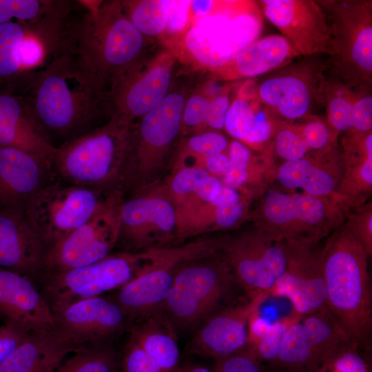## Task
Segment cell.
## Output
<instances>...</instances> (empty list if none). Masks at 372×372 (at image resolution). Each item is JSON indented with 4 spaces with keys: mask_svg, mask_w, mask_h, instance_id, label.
<instances>
[{
    "mask_svg": "<svg viewBox=\"0 0 372 372\" xmlns=\"http://www.w3.org/2000/svg\"><path fill=\"white\" fill-rule=\"evenodd\" d=\"M105 94L100 80L68 45L34 77L22 95L48 136L73 139L85 134L99 108H105Z\"/></svg>",
    "mask_w": 372,
    "mask_h": 372,
    "instance_id": "cell-1",
    "label": "cell"
},
{
    "mask_svg": "<svg viewBox=\"0 0 372 372\" xmlns=\"http://www.w3.org/2000/svg\"><path fill=\"white\" fill-rule=\"evenodd\" d=\"M368 256L345 221L326 238L322 264L326 308L356 350L371 347L372 296Z\"/></svg>",
    "mask_w": 372,
    "mask_h": 372,
    "instance_id": "cell-2",
    "label": "cell"
},
{
    "mask_svg": "<svg viewBox=\"0 0 372 372\" xmlns=\"http://www.w3.org/2000/svg\"><path fill=\"white\" fill-rule=\"evenodd\" d=\"M70 45L107 91L118 75L142 59L145 36L121 1L85 2L74 21Z\"/></svg>",
    "mask_w": 372,
    "mask_h": 372,
    "instance_id": "cell-3",
    "label": "cell"
},
{
    "mask_svg": "<svg viewBox=\"0 0 372 372\" xmlns=\"http://www.w3.org/2000/svg\"><path fill=\"white\" fill-rule=\"evenodd\" d=\"M132 125L110 119L56 147L52 167L65 183L102 191L127 177Z\"/></svg>",
    "mask_w": 372,
    "mask_h": 372,
    "instance_id": "cell-4",
    "label": "cell"
},
{
    "mask_svg": "<svg viewBox=\"0 0 372 372\" xmlns=\"http://www.w3.org/2000/svg\"><path fill=\"white\" fill-rule=\"evenodd\" d=\"M252 223L287 242H320L346 218L335 198L286 191L266 183L255 196Z\"/></svg>",
    "mask_w": 372,
    "mask_h": 372,
    "instance_id": "cell-5",
    "label": "cell"
},
{
    "mask_svg": "<svg viewBox=\"0 0 372 372\" xmlns=\"http://www.w3.org/2000/svg\"><path fill=\"white\" fill-rule=\"evenodd\" d=\"M73 7L28 23L0 24V83L22 92L68 44Z\"/></svg>",
    "mask_w": 372,
    "mask_h": 372,
    "instance_id": "cell-6",
    "label": "cell"
},
{
    "mask_svg": "<svg viewBox=\"0 0 372 372\" xmlns=\"http://www.w3.org/2000/svg\"><path fill=\"white\" fill-rule=\"evenodd\" d=\"M236 284L220 255L182 262L161 310L174 327L187 329L215 313Z\"/></svg>",
    "mask_w": 372,
    "mask_h": 372,
    "instance_id": "cell-7",
    "label": "cell"
},
{
    "mask_svg": "<svg viewBox=\"0 0 372 372\" xmlns=\"http://www.w3.org/2000/svg\"><path fill=\"white\" fill-rule=\"evenodd\" d=\"M331 31V65L338 79L354 87L372 84V1L318 0Z\"/></svg>",
    "mask_w": 372,
    "mask_h": 372,
    "instance_id": "cell-8",
    "label": "cell"
},
{
    "mask_svg": "<svg viewBox=\"0 0 372 372\" xmlns=\"http://www.w3.org/2000/svg\"><path fill=\"white\" fill-rule=\"evenodd\" d=\"M104 192L68 183L48 182L23 211L48 248L119 199L116 194L105 198Z\"/></svg>",
    "mask_w": 372,
    "mask_h": 372,
    "instance_id": "cell-9",
    "label": "cell"
},
{
    "mask_svg": "<svg viewBox=\"0 0 372 372\" xmlns=\"http://www.w3.org/2000/svg\"><path fill=\"white\" fill-rule=\"evenodd\" d=\"M220 240L198 241L170 249H153L136 275L119 288L115 301L129 318L161 310L176 271L184 261L218 254Z\"/></svg>",
    "mask_w": 372,
    "mask_h": 372,
    "instance_id": "cell-10",
    "label": "cell"
},
{
    "mask_svg": "<svg viewBox=\"0 0 372 372\" xmlns=\"http://www.w3.org/2000/svg\"><path fill=\"white\" fill-rule=\"evenodd\" d=\"M219 253L236 284L248 293L269 296L286 266L287 241L252 224L247 230L220 239Z\"/></svg>",
    "mask_w": 372,
    "mask_h": 372,
    "instance_id": "cell-11",
    "label": "cell"
},
{
    "mask_svg": "<svg viewBox=\"0 0 372 372\" xmlns=\"http://www.w3.org/2000/svg\"><path fill=\"white\" fill-rule=\"evenodd\" d=\"M149 251L109 255L94 263L48 274L41 293L51 310L100 296L131 280L145 264Z\"/></svg>",
    "mask_w": 372,
    "mask_h": 372,
    "instance_id": "cell-12",
    "label": "cell"
},
{
    "mask_svg": "<svg viewBox=\"0 0 372 372\" xmlns=\"http://www.w3.org/2000/svg\"><path fill=\"white\" fill-rule=\"evenodd\" d=\"M174 60L169 51L163 52L118 75L105 94L110 119L130 125L156 107L169 92Z\"/></svg>",
    "mask_w": 372,
    "mask_h": 372,
    "instance_id": "cell-13",
    "label": "cell"
},
{
    "mask_svg": "<svg viewBox=\"0 0 372 372\" xmlns=\"http://www.w3.org/2000/svg\"><path fill=\"white\" fill-rule=\"evenodd\" d=\"M326 68L313 59L289 63L257 82L258 96L279 121L301 120L322 103Z\"/></svg>",
    "mask_w": 372,
    "mask_h": 372,
    "instance_id": "cell-14",
    "label": "cell"
},
{
    "mask_svg": "<svg viewBox=\"0 0 372 372\" xmlns=\"http://www.w3.org/2000/svg\"><path fill=\"white\" fill-rule=\"evenodd\" d=\"M119 199L48 248L43 270L48 274L87 265L109 256L119 238Z\"/></svg>",
    "mask_w": 372,
    "mask_h": 372,
    "instance_id": "cell-15",
    "label": "cell"
},
{
    "mask_svg": "<svg viewBox=\"0 0 372 372\" xmlns=\"http://www.w3.org/2000/svg\"><path fill=\"white\" fill-rule=\"evenodd\" d=\"M320 242H287L284 271L269 296L285 297L302 318L326 308V289Z\"/></svg>",
    "mask_w": 372,
    "mask_h": 372,
    "instance_id": "cell-16",
    "label": "cell"
},
{
    "mask_svg": "<svg viewBox=\"0 0 372 372\" xmlns=\"http://www.w3.org/2000/svg\"><path fill=\"white\" fill-rule=\"evenodd\" d=\"M185 101L182 92H168L141 118L136 129L132 125L127 177L136 173L145 174L158 165L179 133Z\"/></svg>",
    "mask_w": 372,
    "mask_h": 372,
    "instance_id": "cell-17",
    "label": "cell"
},
{
    "mask_svg": "<svg viewBox=\"0 0 372 372\" xmlns=\"http://www.w3.org/2000/svg\"><path fill=\"white\" fill-rule=\"evenodd\" d=\"M258 3L265 17L300 55L330 54V27L317 1L260 0Z\"/></svg>",
    "mask_w": 372,
    "mask_h": 372,
    "instance_id": "cell-18",
    "label": "cell"
},
{
    "mask_svg": "<svg viewBox=\"0 0 372 372\" xmlns=\"http://www.w3.org/2000/svg\"><path fill=\"white\" fill-rule=\"evenodd\" d=\"M52 311L54 329L79 349L99 346L119 333L128 319L115 300L101 296L79 300Z\"/></svg>",
    "mask_w": 372,
    "mask_h": 372,
    "instance_id": "cell-19",
    "label": "cell"
},
{
    "mask_svg": "<svg viewBox=\"0 0 372 372\" xmlns=\"http://www.w3.org/2000/svg\"><path fill=\"white\" fill-rule=\"evenodd\" d=\"M248 294L249 300L223 309L203 322L191 342L194 352L216 360L249 350V318L269 296Z\"/></svg>",
    "mask_w": 372,
    "mask_h": 372,
    "instance_id": "cell-20",
    "label": "cell"
},
{
    "mask_svg": "<svg viewBox=\"0 0 372 372\" xmlns=\"http://www.w3.org/2000/svg\"><path fill=\"white\" fill-rule=\"evenodd\" d=\"M342 172V153L337 145L309 152L300 159L282 162L276 168L272 166L267 183L286 191L300 189L313 196L336 198Z\"/></svg>",
    "mask_w": 372,
    "mask_h": 372,
    "instance_id": "cell-21",
    "label": "cell"
},
{
    "mask_svg": "<svg viewBox=\"0 0 372 372\" xmlns=\"http://www.w3.org/2000/svg\"><path fill=\"white\" fill-rule=\"evenodd\" d=\"M47 249L22 210H0L1 268L32 280L43 270Z\"/></svg>",
    "mask_w": 372,
    "mask_h": 372,
    "instance_id": "cell-22",
    "label": "cell"
},
{
    "mask_svg": "<svg viewBox=\"0 0 372 372\" xmlns=\"http://www.w3.org/2000/svg\"><path fill=\"white\" fill-rule=\"evenodd\" d=\"M281 122L261 101L257 81H245L231 101L224 128L235 140L254 149L267 152L274 131Z\"/></svg>",
    "mask_w": 372,
    "mask_h": 372,
    "instance_id": "cell-23",
    "label": "cell"
},
{
    "mask_svg": "<svg viewBox=\"0 0 372 372\" xmlns=\"http://www.w3.org/2000/svg\"><path fill=\"white\" fill-rule=\"evenodd\" d=\"M0 320L29 332L54 329L51 308L32 280L1 267Z\"/></svg>",
    "mask_w": 372,
    "mask_h": 372,
    "instance_id": "cell-24",
    "label": "cell"
},
{
    "mask_svg": "<svg viewBox=\"0 0 372 372\" xmlns=\"http://www.w3.org/2000/svg\"><path fill=\"white\" fill-rule=\"evenodd\" d=\"M52 163L28 152L0 147V210H23L49 181Z\"/></svg>",
    "mask_w": 372,
    "mask_h": 372,
    "instance_id": "cell-25",
    "label": "cell"
},
{
    "mask_svg": "<svg viewBox=\"0 0 372 372\" xmlns=\"http://www.w3.org/2000/svg\"><path fill=\"white\" fill-rule=\"evenodd\" d=\"M0 147H11L52 163L56 147L21 94L0 90Z\"/></svg>",
    "mask_w": 372,
    "mask_h": 372,
    "instance_id": "cell-26",
    "label": "cell"
},
{
    "mask_svg": "<svg viewBox=\"0 0 372 372\" xmlns=\"http://www.w3.org/2000/svg\"><path fill=\"white\" fill-rule=\"evenodd\" d=\"M177 216L172 204L160 197L139 196L121 203L119 238L135 247L149 242L154 235L168 238L175 232Z\"/></svg>",
    "mask_w": 372,
    "mask_h": 372,
    "instance_id": "cell-27",
    "label": "cell"
},
{
    "mask_svg": "<svg viewBox=\"0 0 372 372\" xmlns=\"http://www.w3.org/2000/svg\"><path fill=\"white\" fill-rule=\"evenodd\" d=\"M341 145L343 172L336 198L349 209L366 203L372 193V131L345 132Z\"/></svg>",
    "mask_w": 372,
    "mask_h": 372,
    "instance_id": "cell-28",
    "label": "cell"
},
{
    "mask_svg": "<svg viewBox=\"0 0 372 372\" xmlns=\"http://www.w3.org/2000/svg\"><path fill=\"white\" fill-rule=\"evenodd\" d=\"M299 55L285 37L271 34L250 43L226 63L210 71L218 80L252 79L278 70Z\"/></svg>",
    "mask_w": 372,
    "mask_h": 372,
    "instance_id": "cell-29",
    "label": "cell"
},
{
    "mask_svg": "<svg viewBox=\"0 0 372 372\" xmlns=\"http://www.w3.org/2000/svg\"><path fill=\"white\" fill-rule=\"evenodd\" d=\"M77 350L54 329L31 331L0 363V372H53L68 354Z\"/></svg>",
    "mask_w": 372,
    "mask_h": 372,
    "instance_id": "cell-30",
    "label": "cell"
},
{
    "mask_svg": "<svg viewBox=\"0 0 372 372\" xmlns=\"http://www.w3.org/2000/svg\"><path fill=\"white\" fill-rule=\"evenodd\" d=\"M146 318L131 335L163 372H178L179 350L174 326L161 310Z\"/></svg>",
    "mask_w": 372,
    "mask_h": 372,
    "instance_id": "cell-31",
    "label": "cell"
},
{
    "mask_svg": "<svg viewBox=\"0 0 372 372\" xmlns=\"http://www.w3.org/2000/svg\"><path fill=\"white\" fill-rule=\"evenodd\" d=\"M301 319L307 331L320 372L325 370L340 351L352 347L327 308L304 316Z\"/></svg>",
    "mask_w": 372,
    "mask_h": 372,
    "instance_id": "cell-32",
    "label": "cell"
},
{
    "mask_svg": "<svg viewBox=\"0 0 372 372\" xmlns=\"http://www.w3.org/2000/svg\"><path fill=\"white\" fill-rule=\"evenodd\" d=\"M300 318L287 328L277 358L268 366L269 370L273 372H320L307 331Z\"/></svg>",
    "mask_w": 372,
    "mask_h": 372,
    "instance_id": "cell-33",
    "label": "cell"
},
{
    "mask_svg": "<svg viewBox=\"0 0 372 372\" xmlns=\"http://www.w3.org/2000/svg\"><path fill=\"white\" fill-rule=\"evenodd\" d=\"M300 317L293 315L269 323L254 312L249 321V350L262 364L270 365L277 358L285 332Z\"/></svg>",
    "mask_w": 372,
    "mask_h": 372,
    "instance_id": "cell-34",
    "label": "cell"
},
{
    "mask_svg": "<svg viewBox=\"0 0 372 372\" xmlns=\"http://www.w3.org/2000/svg\"><path fill=\"white\" fill-rule=\"evenodd\" d=\"M353 88L343 81H326L322 95V104L327 111V123L338 136L347 132L352 125Z\"/></svg>",
    "mask_w": 372,
    "mask_h": 372,
    "instance_id": "cell-35",
    "label": "cell"
},
{
    "mask_svg": "<svg viewBox=\"0 0 372 372\" xmlns=\"http://www.w3.org/2000/svg\"><path fill=\"white\" fill-rule=\"evenodd\" d=\"M229 147V162L223 174V185L242 190L248 183H252L260 190L262 187H259L255 181L260 186L265 184L260 183L251 174L250 168H270L272 165L271 156L269 155L260 161H257L254 158L249 148L237 140L232 141Z\"/></svg>",
    "mask_w": 372,
    "mask_h": 372,
    "instance_id": "cell-36",
    "label": "cell"
},
{
    "mask_svg": "<svg viewBox=\"0 0 372 372\" xmlns=\"http://www.w3.org/2000/svg\"><path fill=\"white\" fill-rule=\"evenodd\" d=\"M123 9L143 36L162 35L166 28L169 1H121Z\"/></svg>",
    "mask_w": 372,
    "mask_h": 372,
    "instance_id": "cell-37",
    "label": "cell"
},
{
    "mask_svg": "<svg viewBox=\"0 0 372 372\" xmlns=\"http://www.w3.org/2000/svg\"><path fill=\"white\" fill-rule=\"evenodd\" d=\"M72 3L66 1L0 0V24L36 21L63 10Z\"/></svg>",
    "mask_w": 372,
    "mask_h": 372,
    "instance_id": "cell-38",
    "label": "cell"
},
{
    "mask_svg": "<svg viewBox=\"0 0 372 372\" xmlns=\"http://www.w3.org/2000/svg\"><path fill=\"white\" fill-rule=\"evenodd\" d=\"M53 372H116L112 351L100 346L83 348L64 360Z\"/></svg>",
    "mask_w": 372,
    "mask_h": 372,
    "instance_id": "cell-39",
    "label": "cell"
},
{
    "mask_svg": "<svg viewBox=\"0 0 372 372\" xmlns=\"http://www.w3.org/2000/svg\"><path fill=\"white\" fill-rule=\"evenodd\" d=\"M240 192L223 185L218 197L211 203L214 208V220L218 228L232 229L246 217L248 206Z\"/></svg>",
    "mask_w": 372,
    "mask_h": 372,
    "instance_id": "cell-40",
    "label": "cell"
},
{
    "mask_svg": "<svg viewBox=\"0 0 372 372\" xmlns=\"http://www.w3.org/2000/svg\"><path fill=\"white\" fill-rule=\"evenodd\" d=\"M271 151L283 162L302 158L309 153L296 124L282 121L278 123L274 131Z\"/></svg>",
    "mask_w": 372,
    "mask_h": 372,
    "instance_id": "cell-41",
    "label": "cell"
},
{
    "mask_svg": "<svg viewBox=\"0 0 372 372\" xmlns=\"http://www.w3.org/2000/svg\"><path fill=\"white\" fill-rule=\"evenodd\" d=\"M296 124L309 152L327 150L338 145V136L326 121L311 114Z\"/></svg>",
    "mask_w": 372,
    "mask_h": 372,
    "instance_id": "cell-42",
    "label": "cell"
},
{
    "mask_svg": "<svg viewBox=\"0 0 372 372\" xmlns=\"http://www.w3.org/2000/svg\"><path fill=\"white\" fill-rule=\"evenodd\" d=\"M350 231L363 247L368 257L372 256V203L349 209L344 220Z\"/></svg>",
    "mask_w": 372,
    "mask_h": 372,
    "instance_id": "cell-43",
    "label": "cell"
},
{
    "mask_svg": "<svg viewBox=\"0 0 372 372\" xmlns=\"http://www.w3.org/2000/svg\"><path fill=\"white\" fill-rule=\"evenodd\" d=\"M353 88L352 125L347 132L360 134L372 131L371 87L360 86Z\"/></svg>",
    "mask_w": 372,
    "mask_h": 372,
    "instance_id": "cell-44",
    "label": "cell"
},
{
    "mask_svg": "<svg viewBox=\"0 0 372 372\" xmlns=\"http://www.w3.org/2000/svg\"><path fill=\"white\" fill-rule=\"evenodd\" d=\"M211 372H273L265 369L250 350L216 360Z\"/></svg>",
    "mask_w": 372,
    "mask_h": 372,
    "instance_id": "cell-45",
    "label": "cell"
},
{
    "mask_svg": "<svg viewBox=\"0 0 372 372\" xmlns=\"http://www.w3.org/2000/svg\"><path fill=\"white\" fill-rule=\"evenodd\" d=\"M122 369L123 372H163L132 335L125 348Z\"/></svg>",
    "mask_w": 372,
    "mask_h": 372,
    "instance_id": "cell-46",
    "label": "cell"
},
{
    "mask_svg": "<svg viewBox=\"0 0 372 372\" xmlns=\"http://www.w3.org/2000/svg\"><path fill=\"white\" fill-rule=\"evenodd\" d=\"M190 1H169L167 21L162 35L172 36V40L176 37L177 40L184 34L189 26Z\"/></svg>",
    "mask_w": 372,
    "mask_h": 372,
    "instance_id": "cell-47",
    "label": "cell"
},
{
    "mask_svg": "<svg viewBox=\"0 0 372 372\" xmlns=\"http://www.w3.org/2000/svg\"><path fill=\"white\" fill-rule=\"evenodd\" d=\"M211 96L208 92H203L189 96L185 101L182 124L188 127H196L205 124Z\"/></svg>",
    "mask_w": 372,
    "mask_h": 372,
    "instance_id": "cell-48",
    "label": "cell"
},
{
    "mask_svg": "<svg viewBox=\"0 0 372 372\" xmlns=\"http://www.w3.org/2000/svg\"><path fill=\"white\" fill-rule=\"evenodd\" d=\"M227 145V138L217 132L197 134L187 141V148L190 152L204 156L222 153Z\"/></svg>",
    "mask_w": 372,
    "mask_h": 372,
    "instance_id": "cell-49",
    "label": "cell"
},
{
    "mask_svg": "<svg viewBox=\"0 0 372 372\" xmlns=\"http://www.w3.org/2000/svg\"><path fill=\"white\" fill-rule=\"evenodd\" d=\"M323 372H369L364 359L352 347L340 351Z\"/></svg>",
    "mask_w": 372,
    "mask_h": 372,
    "instance_id": "cell-50",
    "label": "cell"
},
{
    "mask_svg": "<svg viewBox=\"0 0 372 372\" xmlns=\"http://www.w3.org/2000/svg\"><path fill=\"white\" fill-rule=\"evenodd\" d=\"M209 175L203 167H186L180 169L172 181V189L177 195L194 192L199 183Z\"/></svg>",
    "mask_w": 372,
    "mask_h": 372,
    "instance_id": "cell-51",
    "label": "cell"
},
{
    "mask_svg": "<svg viewBox=\"0 0 372 372\" xmlns=\"http://www.w3.org/2000/svg\"><path fill=\"white\" fill-rule=\"evenodd\" d=\"M230 103L229 87H225L220 92L212 96L209 102L205 124L214 130L224 128Z\"/></svg>",
    "mask_w": 372,
    "mask_h": 372,
    "instance_id": "cell-52",
    "label": "cell"
},
{
    "mask_svg": "<svg viewBox=\"0 0 372 372\" xmlns=\"http://www.w3.org/2000/svg\"><path fill=\"white\" fill-rule=\"evenodd\" d=\"M29 333L12 325L0 326V363L14 351Z\"/></svg>",
    "mask_w": 372,
    "mask_h": 372,
    "instance_id": "cell-53",
    "label": "cell"
},
{
    "mask_svg": "<svg viewBox=\"0 0 372 372\" xmlns=\"http://www.w3.org/2000/svg\"><path fill=\"white\" fill-rule=\"evenodd\" d=\"M223 186L218 178L209 175L199 183L194 192L204 201L211 203L220 193Z\"/></svg>",
    "mask_w": 372,
    "mask_h": 372,
    "instance_id": "cell-54",
    "label": "cell"
},
{
    "mask_svg": "<svg viewBox=\"0 0 372 372\" xmlns=\"http://www.w3.org/2000/svg\"><path fill=\"white\" fill-rule=\"evenodd\" d=\"M204 159L207 170L216 175L223 174L229 162V156L223 152L205 156Z\"/></svg>",
    "mask_w": 372,
    "mask_h": 372,
    "instance_id": "cell-55",
    "label": "cell"
},
{
    "mask_svg": "<svg viewBox=\"0 0 372 372\" xmlns=\"http://www.w3.org/2000/svg\"><path fill=\"white\" fill-rule=\"evenodd\" d=\"M178 372H211V371L204 366L192 365L180 368Z\"/></svg>",
    "mask_w": 372,
    "mask_h": 372,
    "instance_id": "cell-56",
    "label": "cell"
}]
</instances>
